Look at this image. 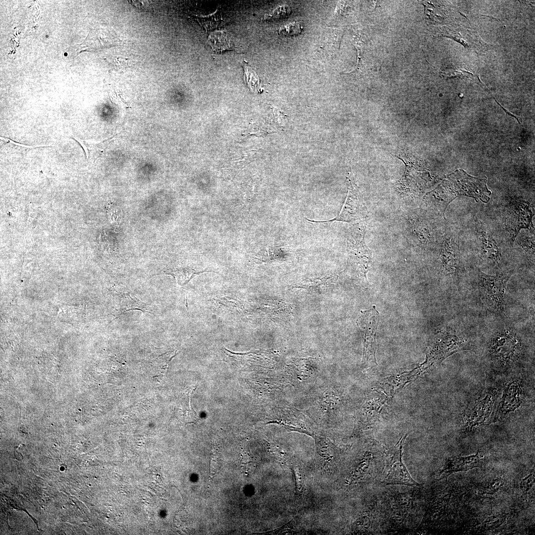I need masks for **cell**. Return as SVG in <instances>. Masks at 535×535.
<instances>
[{"label": "cell", "instance_id": "obj_1", "mask_svg": "<svg viewBox=\"0 0 535 535\" xmlns=\"http://www.w3.org/2000/svg\"><path fill=\"white\" fill-rule=\"evenodd\" d=\"M486 179L468 175L458 169L447 176L436 188L439 193L450 203L457 197L466 196L487 203L491 192L486 186Z\"/></svg>", "mask_w": 535, "mask_h": 535}, {"label": "cell", "instance_id": "obj_2", "mask_svg": "<svg viewBox=\"0 0 535 535\" xmlns=\"http://www.w3.org/2000/svg\"><path fill=\"white\" fill-rule=\"evenodd\" d=\"M365 226L363 223L353 226L347 238L348 260L347 267L355 275L366 279L372 263V253L364 239Z\"/></svg>", "mask_w": 535, "mask_h": 535}, {"label": "cell", "instance_id": "obj_3", "mask_svg": "<svg viewBox=\"0 0 535 535\" xmlns=\"http://www.w3.org/2000/svg\"><path fill=\"white\" fill-rule=\"evenodd\" d=\"M498 398L495 419H502L516 414L527 400L526 383L521 377H512L505 383Z\"/></svg>", "mask_w": 535, "mask_h": 535}, {"label": "cell", "instance_id": "obj_4", "mask_svg": "<svg viewBox=\"0 0 535 535\" xmlns=\"http://www.w3.org/2000/svg\"><path fill=\"white\" fill-rule=\"evenodd\" d=\"M499 391L496 388L486 389L469 405L464 413L467 429L472 430L488 422L494 416Z\"/></svg>", "mask_w": 535, "mask_h": 535}, {"label": "cell", "instance_id": "obj_5", "mask_svg": "<svg viewBox=\"0 0 535 535\" xmlns=\"http://www.w3.org/2000/svg\"><path fill=\"white\" fill-rule=\"evenodd\" d=\"M521 342L510 332H500L493 338L488 347L492 361L500 368L511 367L518 360L521 353Z\"/></svg>", "mask_w": 535, "mask_h": 535}, {"label": "cell", "instance_id": "obj_6", "mask_svg": "<svg viewBox=\"0 0 535 535\" xmlns=\"http://www.w3.org/2000/svg\"><path fill=\"white\" fill-rule=\"evenodd\" d=\"M348 193L345 203L339 214L334 218L324 221H315L306 219L309 221L322 223L340 221L350 222L364 219L368 211L363 197L355 181L353 175L349 172L347 176Z\"/></svg>", "mask_w": 535, "mask_h": 535}, {"label": "cell", "instance_id": "obj_7", "mask_svg": "<svg viewBox=\"0 0 535 535\" xmlns=\"http://www.w3.org/2000/svg\"><path fill=\"white\" fill-rule=\"evenodd\" d=\"M403 441L386 457V474L380 482L386 485L420 486L411 476L402 461Z\"/></svg>", "mask_w": 535, "mask_h": 535}, {"label": "cell", "instance_id": "obj_8", "mask_svg": "<svg viewBox=\"0 0 535 535\" xmlns=\"http://www.w3.org/2000/svg\"><path fill=\"white\" fill-rule=\"evenodd\" d=\"M511 273L510 272L487 275L482 271L479 273V283L489 306L496 311H501L506 284Z\"/></svg>", "mask_w": 535, "mask_h": 535}, {"label": "cell", "instance_id": "obj_9", "mask_svg": "<svg viewBox=\"0 0 535 535\" xmlns=\"http://www.w3.org/2000/svg\"><path fill=\"white\" fill-rule=\"evenodd\" d=\"M533 213L529 204L517 203L511 205L508 211L506 224L512 242L521 229L530 228L533 226Z\"/></svg>", "mask_w": 535, "mask_h": 535}, {"label": "cell", "instance_id": "obj_10", "mask_svg": "<svg viewBox=\"0 0 535 535\" xmlns=\"http://www.w3.org/2000/svg\"><path fill=\"white\" fill-rule=\"evenodd\" d=\"M476 224L482 257L492 263H498L500 260V253L496 242L484 224L480 221H477Z\"/></svg>", "mask_w": 535, "mask_h": 535}, {"label": "cell", "instance_id": "obj_11", "mask_svg": "<svg viewBox=\"0 0 535 535\" xmlns=\"http://www.w3.org/2000/svg\"><path fill=\"white\" fill-rule=\"evenodd\" d=\"M335 277L336 276L332 275L321 278L305 279L297 283L294 287L305 289L312 292H321L324 289L329 287Z\"/></svg>", "mask_w": 535, "mask_h": 535}, {"label": "cell", "instance_id": "obj_12", "mask_svg": "<svg viewBox=\"0 0 535 535\" xmlns=\"http://www.w3.org/2000/svg\"><path fill=\"white\" fill-rule=\"evenodd\" d=\"M442 252L444 263L453 270L457 266L459 261V250L458 245L453 239H448L444 241Z\"/></svg>", "mask_w": 535, "mask_h": 535}, {"label": "cell", "instance_id": "obj_13", "mask_svg": "<svg viewBox=\"0 0 535 535\" xmlns=\"http://www.w3.org/2000/svg\"><path fill=\"white\" fill-rule=\"evenodd\" d=\"M480 459L478 455L468 457H459L450 460L443 472L447 473L454 471L463 470L473 468L477 466Z\"/></svg>", "mask_w": 535, "mask_h": 535}, {"label": "cell", "instance_id": "obj_14", "mask_svg": "<svg viewBox=\"0 0 535 535\" xmlns=\"http://www.w3.org/2000/svg\"><path fill=\"white\" fill-rule=\"evenodd\" d=\"M121 314L126 311L138 310L143 312H149L147 310L146 305L136 297H132L130 293L121 292Z\"/></svg>", "mask_w": 535, "mask_h": 535}, {"label": "cell", "instance_id": "obj_15", "mask_svg": "<svg viewBox=\"0 0 535 535\" xmlns=\"http://www.w3.org/2000/svg\"><path fill=\"white\" fill-rule=\"evenodd\" d=\"M206 270L198 271L189 267L180 268L169 271H165L164 274H170L176 279L178 283L181 285L186 284L194 276Z\"/></svg>", "mask_w": 535, "mask_h": 535}, {"label": "cell", "instance_id": "obj_16", "mask_svg": "<svg viewBox=\"0 0 535 535\" xmlns=\"http://www.w3.org/2000/svg\"><path fill=\"white\" fill-rule=\"evenodd\" d=\"M209 40L213 50L218 53L231 49L230 39L222 32H217L211 35Z\"/></svg>", "mask_w": 535, "mask_h": 535}, {"label": "cell", "instance_id": "obj_17", "mask_svg": "<svg viewBox=\"0 0 535 535\" xmlns=\"http://www.w3.org/2000/svg\"><path fill=\"white\" fill-rule=\"evenodd\" d=\"M245 80L248 83L249 87L253 91H258L260 89V79L258 75L247 63L244 62Z\"/></svg>", "mask_w": 535, "mask_h": 535}, {"label": "cell", "instance_id": "obj_18", "mask_svg": "<svg viewBox=\"0 0 535 535\" xmlns=\"http://www.w3.org/2000/svg\"><path fill=\"white\" fill-rule=\"evenodd\" d=\"M302 32V27L300 23L294 21L281 27L278 30V34L284 36H295Z\"/></svg>", "mask_w": 535, "mask_h": 535}, {"label": "cell", "instance_id": "obj_19", "mask_svg": "<svg viewBox=\"0 0 535 535\" xmlns=\"http://www.w3.org/2000/svg\"><path fill=\"white\" fill-rule=\"evenodd\" d=\"M521 244L522 246L527 251H530L532 254H534L535 249V240L534 236L531 237H524L522 240Z\"/></svg>", "mask_w": 535, "mask_h": 535}]
</instances>
